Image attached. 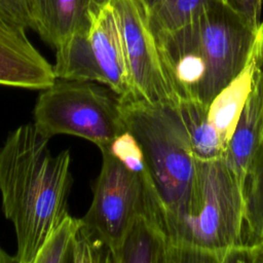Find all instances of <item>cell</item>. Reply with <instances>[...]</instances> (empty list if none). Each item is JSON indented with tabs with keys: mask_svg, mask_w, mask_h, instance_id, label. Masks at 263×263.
<instances>
[{
	"mask_svg": "<svg viewBox=\"0 0 263 263\" xmlns=\"http://www.w3.org/2000/svg\"><path fill=\"white\" fill-rule=\"evenodd\" d=\"M71 153L51 155L34 124L11 132L0 148L2 211L15 231L16 263H35L43 245L68 213L73 179Z\"/></svg>",
	"mask_w": 263,
	"mask_h": 263,
	"instance_id": "obj_1",
	"label": "cell"
},
{
	"mask_svg": "<svg viewBox=\"0 0 263 263\" xmlns=\"http://www.w3.org/2000/svg\"><path fill=\"white\" fill-rule=\"evenodd\" d=\"M258 29L223 0H215L184 25L153 33L178 100L209 106L245 68Z\"/></svg>",
	"mask_w": 263,
	"mask_h": 263,
	"instance_id": "obj_2",
	"label": "cell"
},
{
	"mask_svg": "<svg viewBox=\"0 0 263 263\" xmlns=\"http://www.w3.org/2000/svg\"><path fill=\"white\" fill-rule=\"evenodd\" d=\"M121 109L126 130L142 147L147 200L171 252L190 214L196 182V158L185 125L177 104H150L129 97L121 99Z\"/></svg>",
	"mask_w": 263,
	"mask_h": 263,
	"instance_id": "obj_3",
	"label": "cell"
},
{
	"mask_svg": "<svg viewBox=\"0 0 263 263\" xmlns=\"http://www.w3.org/2000/svg\"><path fill=\"white\" fill-rule=\"evenodd\" d=\"M184 249L206 254L213 263L242 262L246 211L242 189L223 158L196 159L192 208L168 263Z\"/></svg>",
	"mask_w": 263,
	"mask_h": 263,
	"instance_id": "obj_4",
	"label": "cell"
},
{
	"mask_svg": "<svg viewBox=\"0 0 263 263\" xmlns=\"http://www.w3.org/2000/svg\"><path fill=\"white\" fill-rule=\"evenodd\" d=\"M33 115L34 126L43 138L72 135L100 150L126 130L120 97L93 81L57 78L39 92Z\"/></svg>",
	"mask_w": 263,
	"mask_h": 263,
	"instance_id": "obj_5",
	"label": "cell"
},
{
	"mask_svg": "<svg viewBox=\"0 0 263 263\" xmlns=\"http://www.w3.org/2000/svg\"><path fill=\"white\" fill-rule=\"evenodd\" d=\"M53 72L60 79L101 83L121 99L137 97L117 12L111 1L93 5L89 10L87 29L74 34L55 48Z\"/></svg>",
	"mask_w": 263,
	"mask_h": 263,
	"instance_id": "obj_6",
	"label": "cell"
},
{
	"mask_svg": "<svg viewBox=\"0 0 263 263\" xmlns=\"http://www.w3.org/2000/svg\"><path fill=\"white\" fill-rule=\"evenodd\" d=\"M102 166L92 187V200L81 218L83 229L102 241L118 263L124 237L135 218L146 211L143 174L128 170L107 148L101 149Z\"/></svg>",
	"mask_w": 263,
	"mask_h": 263,
	"instance_id": "obj_7",
	"label": "cell"
},
{
	"mask_svg": "<svg viewBox=\"0 0 263 263\" xmlns=\"http://www.w3.org/2000/svg\"><path fill=\"white\" fill-rule=\"evenodd\" d=\"M136 96L150 104H178L168 81L143 0H111Z\"/></svg>",
	"mask_w": 263,
	"mask_h": 263,
	"instance_id": "obj_8",
	"label": "cell"
},
{
	"mask_svg": "<svg viewBox=\"0 0 263 263\" xmlns=\"http://www.w3.org/2000/svg\"><path fill=\"white\" fill-rule=\"evenodd\" d=\"M26 31L0 20V85L41 90L57 79L53 66L31 43Z\"/></svg>",
	"mask_w": 263,
	"mask_h": 263,
	"instance_id": "obj_9",
	"label": "cell"
},
{
	"mask_svg": "<svg viewBox=\"0 0 263 263\" xmlns=\"http://www.w3.org/2000/svg\"><path fill=\"white\" fill-rule=\"evenodd\" d=\"M263 70V21L245 68L211 102L208 120L218 133L225 152L246 102Z\"/></svg>",
	"mask_w": 263,
	"mask_h": 263,
	"instance_id": "obj_10",
	"label": "cell"
},
{
	"mask_svg": "<svg viewBox=\"0 0 263 263\" xmlns=\"http://www.w3.org/2000/svg\"><path fill=\"white\" fill-rule=\"evenodd\" d=\"M261 73L249 95L223 157L231 174L240 185L243 196L247 178L262 142L263 118L260 90Z\"/></svg>",
	"mask_w": 263,
	"mask_h": 263,
	"instance_id": "obj_11",
	"label": "cell"
},
{
	"mask_svg": "<svg viewBox=\"0 0 263 263\" xmlns=\"http://www.w3.org/2000/svg\"><path fill=\"white\" fill-rule=\"evenodd\" d=\"M111 0H38L35 32L57 48L74 34L89 25V10L93 5Z\"/></svg>",
	"mask_w": 263,
	"mask_h": 263,
	"instance_id": "obj_12",
	"label": "cell"
},
{
	"mask_svg": "<svg viewBox=\"0 0 263 263\" xmlns=\"http://www.w3.org/2000/svg\"><path fill=\"white\" fill-rule=\"evenodd\" d=\"M170 241L158 222L140 213L129 227L118 263H168Z\"/></svg>",
	"mask_w": 263,
	"mask_h": 263,
	"instance_id": "obj_13",
	"label": "cell"
},
{
	"mask_svg": "<svg viewBox=\"0 0 263 263\" xmlns=\"http://www.w3.org/2000/svg\"><path fill=\"white\" fill-rule=\"evenodd\" d=\"M177 107L195 158L199 160L223 158L225 147L208 120L209 106L192 100H180Z\"/></svg>",
	"mask_w": 263,
	"mask_h": 263,
	"instance_id": "obj_14",
	"label": "cell"
},
{
	"mask_svg": "<svg viewBox=\"0 0 263 263\" xmlns=\"http://www.w3.org/2000/svg\"><path fill=\"white\" fill-rule=\"evenodd\" d=\"M245 211L248 250L263 243V146H260L247 178Z\"/></svg>",
	"mask_w": 263,
	"mask_h": 263,
	"instance_id": "obj_15",
	"label": "cell"
},
{
	"mask_svg": "<svg viewBox=\"0 0 263 263\" xmlns=\"http://www.w3.org/2000/svg\"><path fill=\"white\" fill-rule=\"evenodd\" d=\"M153 33L176 29L215 0H143Z\"/></svg>",
	"mask_w": 263,
	"mask_h": 263,
	"instance_id": "obj_16",
	"label": "cell"
},
{
	"mask_svg": "<svg viewBox=\"0 0 263 263\" xmlns=\"http://www.w3.org/2000/svg\"><path fill=\"white\" fill-rule=\"evenodd\" d=\"M82 226V220L68 214L51 232L35 263H65L69 262L75 237Z\"/></svg>",
	"mask_w": 263,
	"mask_h": 263,
	"instance_id": "obj_17",
	"label": "cell"
},
{
	"mask_svg": "<svg viewBox=\"0 0 263 263\" xmlns=\"http://www.w3.org/2000/svg\"><path fill=\"white\" fill-rule=\"evenodd\" d=\"M107 149L128 170L139 174H143L146 171L142 147L129 130H125L118 135Z\"/></svg>",
	"mask_w": 263,
	"mask_h": 263,
	"instance_id": "obj_18",
	"label": "cell"
},
{
	"mask_svg": "<svg viewBox=\"0 0 263 263\" xmlns=\"http://www.w3.org/2000/svg\"><path fill=\"white\" fill-rule=\"evenodd\" d=\"M38 0H0V20L25 30L36 29Z\"/></svg>",
	"mask_w": 263,
	"mask_h": 263,
	"instance_id": "obj_19",
	"label": "cell"
},
{
	"mask_svg": "<svg viewBox=\"0 0 263 263\" xmlns=\"http://www.w3.org/2000/svg\"><path fill=\"white\" fill-rule=\"evenodd\" d=\"M232 10L242 17L250 26L258 29L262 23L263 0H223Z\"/></svg>",
	"mask_w": 263,
	"mask_h": 263,
	"instance_id": "obj_20",
	"label": "cell"
},
{
	"mask_svg": "<svg viewBox=\"0 0 263 263\" xmlns=\"http://www.w3.org/2000/svg\"><path fill=\"white\" fill-rule=\"evenodd\" d=\"M242 262L263 263V243L246 250L242 256Z\"/></svg>",
	"mask_w": 263,
	"mask_h": 263,
	"instance_id": "obj_21",
	"label": "cell"
},
{
	"mask_svg": "<svg viewBox=\"0 0 263 263\" xmlns=\"http://www.w3.org/2000/svg\"><path fill=\"white\" fill-rule=\"evenodd\" d=\"M6 262H15V259H14V257H10L0 247V263H6Z\"/></svg>",
	"mask_w": 263,
	"mask_h": 263,
	"instance_id": "obj_22",
	"label": "cell"
},
{
	"mask_svg": "<svg viewBox=\"0 0 263 263\" xmlns=\"http://www.w3.org/2000/svg\"><path fill=\"white\" fill-rule=\"evenodd\" d=\"M260 90H261V101H262V118H263V71L260 77ZM261 146H263V130H262V142Z\"/></svg>",
	"mask_w": 263,
	"mask_h": 263,
	"instance_id": "obj_23",
	"label": "cell"
}]
</instances>
